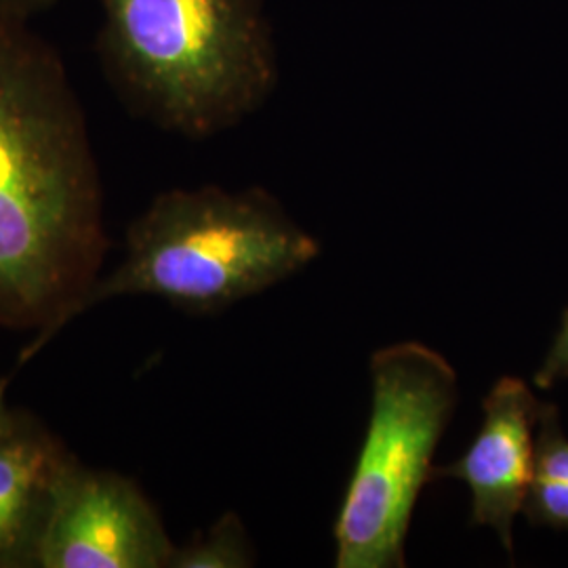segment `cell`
<instances>
[{
    "label": "cell",
    "instance_id": "obj_5",
    "mask_svg": "<svg viewBox=\"0 0 568 568\" xmlns=\"http://www.w3.org/2000/svg\"><path fill=\"white\" fill-rule=\"evenodd\" d=\"M175 548L131 478L68 457L28 560L41 568H169Z\"/></svg>",
    "mask_w": 568,
    "mask_h": 568
},
{
    "label": "cell",
    "instance_id": "obj_9",
    "mask_svg": "<svg viewBox=\"0 0 568 568\" xmlns=\"http://www.w3.org/2000/svg\"><path fill=\"white\" fill-rule=\"evenodd\" d=\"M253 562L255 554L243 523L227 511L187 546L175 548L169 568H246Z\"/></svg>",
    "mask_w": 568,
    "mask_h": 568
},
{
    "label": "cell",
    "instance_id": "obj_8",
    "mask_svg": "<svg viewBox=\"0 0 568 568\" xmlns=\"http://www.w3.org/2000/svg\"><path fill=\"white\" fill-rule=\"evenodd\" d=\"M525 516L532 527L568 530V438L560 427L558 406L546 403L535 453V474Z\"/></svg>",
    "mask_w": 568,
    "mask_h": 568
},
{
    "label": "cell",
    "instance_id": "obj_7",
    "mask_svg": "<svg viewBox=\"0 0 568 568\" xmlns=\"http://www.w3.org/2000/svg\"><path fill=\"white\" fill-rule=\"evenodd\" d=\"M65 459L49 432L21 417L0 434V565L28 560Z\"/></svg>",
    "mask_w": 568,
    "mask_h": 568
},
{
    "label": "cell",
    "instance_id": "obj_3",
    "mask_svg": "<svg viewBox=\"0 0 568 568\" xmlns=\"http://www.w3.org/2000/svg\"><path fill=\"white\" fill-rule=\"evenodd\" d=\"M318 253V241L260 187L163 192L129 225L121 264L91 284L68 325L82 312L126 295L215 314L283 283Z\"/></svg>",
    "mask_w": 568,
    "mask_h": 568
},
{
    "label": "cell",
    "instance_id": "obj_1",
    "mask_svg": "<svg viewBox=\"0 0 568 568\" xmlns=\"http://www.w3.org/2000/svg\"><path fill=\"white\" fill-rule=\"evenodd\" d=\"M0 13V328L37 331L30 363L100 278V171L55 51Z\"/></svg>",
    "mask_w": 568,
    "mask_h": 568
},
{
    "label": "cell",
    "instance_id": "obj_2",
    "mask_svg": "<svg viewBox=\"0 0 568 568\" xmlns=\"http://www.w3.org/2000/svg\"><path fill=\"white\" fill-rule=\"evenodd\" d=\"M102 60L145 119L209 138L264 102L276 61L260 0H98Z\"/></svg>",
    "mask_w": 568,
    "mask_h": 568
},
{
    "label": "cell",
    "instance_id": "obj_11",
    "mask_svg": "<svg viewBox=\"0 0 568 568\" xmlns=\"http://www.w3.org/2000/svg\"><path fill=\"white\" fill-rule=\"evenodd\" d=\"M51 0H0V13L28 20L34 11L47 7Z\"/></svg>",
    "mask_w": 568,
    "mask_h": 568
},
{
    "label": "cell",
    "instance_id": "obj_4",
    "mask_svg": "<svg viewBox=\"0 0 568 568\" xmlns=\"http://www.w3.org/2000/svg\"><path fill=\"white\" fill-rule=\"evenodd\" d=\"M459 400L457 371L419 342L371 358V415L337 511L335 567L403 568L410 518Z\"/></svg>",
    "mask_w": 568,
    "mask_h": 568
},
{
    "label": "cell",
    "instance_id": "obj_10",
    "mask_svg": "<svg viewBox=\"0 0 568 568\" xmlns=\"http://www.w3.org/2000/svg\"><path fill=\"white\" fill-rule=\"evenodd\" d=\"M568 377V307L562 314V323L549 345L548 354L544 358V365L537 368L532 382L539 389H549L558 382Z\"/></svg>",
    "mask_w": 568,
    "mask_h": 568
},
{
    "label": "cell",
    "instance_id": "obj_6",
    "mask_svg": "<svg viewBox=\"0 0 568 568\" xmlns=\"http://www.w3.org/2000/svg\"><path fill=\"white\" fill-rule=\"evenodd\" d=\"M544 405L518 377H501L483 400V426L466 453L436 467L434 478L459 480L469 488L474 527L493 528L509 556L514 520L525 509L535 474V453Z\"/></svg>",
    "mask_w": 568,
    "mask_h": 568
},
{
    "label": "cell",
    "instance_id": "obj_12",
    "mask_svg": "<svg viewBox=\"0 0 568 568\" xmlns=\"http://www.w3.org/2000/svg\"><path fill=\"white\" fill-rule=\"evenodd\" d=\"M18 419H20V415H16L7 405V382L0 379V434L9 432L18 424Z\"/></svg>",
    "mask_w": 568,
    "mask_h": 568
}]
</instances>
